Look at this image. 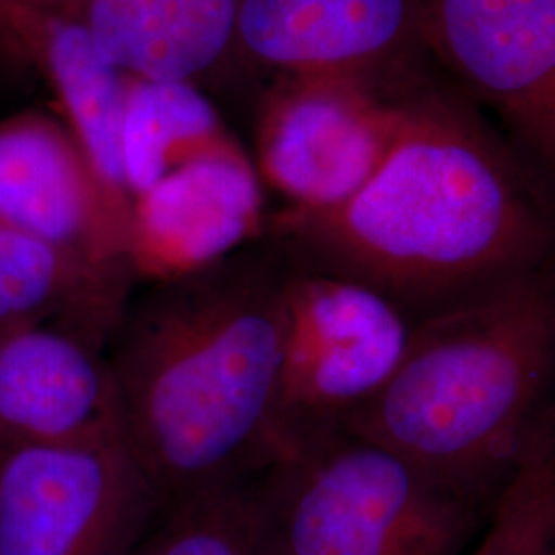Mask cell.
Wrapping results in <instances>:
<instances>
[{
  "mask_svg": "<svg viewBox=\"0 0 555 555\" xmlns=\"http://www.w3.org/2000/svg\"><path fill=\"white\" fill-rule=\"evenodd\" d=\"M286 270L231 256L128 300L107 364L121 440L157 500L247 481L282 455Z\"/></svg>",
  "mask_w": 555,
  "mask_h": 555,
  "instance_id": "obj_1",
  "label": "cell"
},
{
  "mask_svg": "<svg viewBox=\"0 0 555 555\" xmlns=\"http://www.w3.org/2000/svg\"><path fill=\"white\" fill-rule=\"evenodd\" d=\"M272 231L298 270L360 282L410 319L545 270L555 245L520 165L440 95L410 100L396 146L352 198L284 210Z\"/></svg>",
  "mask_w": 555,
  "mask_h": 555,
  "instance_id": "obj_2",
  "label": "cell"
},
{
  "mask_svg": "<svg viewBox=\"0 0 555 555\" xmlns=\"http://www.w3.org/2000/svg\"><path fill=\"white\" fill-rule=\"evenodd\" d=\"M555 377V280H504L416 319L396 373L339 428L494 502Z\"/></svg>",
  "mask_w": 555,
  "mask_h": 555,
  "instance_id": "obj_3",
  "label": "cell"
},
{
  "mask_svg": "<svg viewBox=\"0 0 555 555\" xmlns=\"http://www.w3.org/2000/svg\"><path fill=\"white\" fill-rule=\"evenodd\" d=\"M272 555H459L494 502L344 428L254 477Z\"/></svg>",
  "mask_w": 555,
  "mask_h": 555,
  "instance_id": "obj_4",
  "label": "cell"
},
{
  "mask_svg": "<svg viewBox=\"0 0 555 555\" xmlns=\"http://www.w3.org/2000/svg\"><path fill=\"white\" fill-rule=\"evenodd\" d=\"M284 313L282 453L298 438L337 428L375 396L412 334V319L377 291L298 268L286 270Z\"/></svg>",
  "mask_w": 555,
  "mask_h": 555,
  "instance_id": "obj_5",
  "label": "cell"
},
{
  "mask_svg": "<svg viewBox=\"0 0 555 555\" xmlns=\"http://www.w3.org/2000/svg\"><path fill=\"white\" fill-rule=\"evenodd\" d=\"M157 500L121 438L0 451V555H114Z\"/></svg>",
  "mask_w": 555,
  "mask_h": 555,
  "instance_id": "obj_6",
  "label": "cell"
},
{
  "mask_svg": "<svg viewBox=\"0 0 555 555\" xmlns=\"http://www.w3.org/2000/svg\"><path fill=\"white\" fill-rule=\"evenodd\" d=\"M369 77H293L259 132V178L293 212L352 198L396 146L410 100H385Z\"/></svg>",
  "mask_w": 555,
  "mask_h": 555,
  "instance_id": "obj_7",
  "label": "cell"
},
{
  "mask_svg": "<svg viewBox=\"0 0 555 555\" xmlns=\"http://www.w3.org/2000/svg\"><path fill=\"white\" fill-rule=\"evenodd\" d=\"M424 41L555 179V0H422Z\"/></svg>",
  "mask_w": 555,
  "mask_h": 555,
  "instance_id": "obj_8",
  "label": "cell"
},
{
  "mask_svg": "<svg viewBox=\"0 0 555 555\" xmlns=\"http://www.w3.org/2000/svg\"><path fill=\"white\" fill-rule=\"evenodd\" d=\"M261 227V178L222 139L132 199L130 270L149 284L190 276L235 256Z\"/></svg>",
  "mask_w": 555,
  "mask_h": 555,
  "instance_id": "obj_9",
  "label": "cell"
},
{
  "mask_svg": "<svg viewBox=\"0 0 555 555\" xmlns=\"http://www.w3.org/2000/svg\"><path fill=\"white\" fill-rule=\"evenodd\" d=\"M0 220L109 276L134 280L130 231L79 142L54 119L21 114L0 124Z\"/></svg>",
  "mask_w": 555,
  "mask_h": 555,
  "instance_id": "obj_10",
  "label": "cell"
},
{
  "mask_svg": "<svg viewBox=\"0 0 555 555\" xmlns=\"http://www.w3.org/2000/svg\"><path fill=\"white\" fill-rule=\"evenodd\" d=\"M121 438L107 357L59 323L0 330V451Z\"/></svg>",
  "mask_w": 555,
  "mask_h": 555,
  "instance_id": "obj_11",
  "label": "cell"
},
{
  "mask_svg": "<svg viewBox=\"0 0 555 555\" xmlns=\"http://www.w3.org/2000/svg\"><path fill=\"white\" fill-rule=\"evenodd\" d=\"M235 36L291 77L375 79L424 41L422 0H238Z\"/></svg>",
  "mask_w": 555,
  "mask_h": 555,
  "instance_id": "obj_12",
  "label": "cell"
},
{
  "mask_svg": "<svg viewBox=\"0 0 555 555\" xmlns=\"http://www.w3.org/2000/svg\"><path fill=\"white\" fill-rule=\"evenodd\" d=\"M0 27L46 73L105 196L130 231L132 196L124 173L121 124L128 80L73 15L0 0Z\"/></svg>",
  "mask_w": 555,
  "mask_h": 555,
  "instance_id": "obj_13",
  "label": "cell"
},
{
  "mask_svg": "<svg viewBox=\"0 0 555 555\" xmlns=\"http://www.w3.org/2000/svg\"><path fill=\"white\" fill-rule=\"evenodd\" d=\"M238 0H80L75 17L124 75L190 80L235 38Z\"/></svg>",
  "mask_w": 555,
  "mask_h": 555,
  "instance_id": "obj_14",
  "label": "cell"
},
{
  "mask_svg": "<svg viewBox=\"0 0 555 555\" xmlns=\"http://www.w3.org/2000/svg\"><path fill=\"white\" fill-rule=\"evenodd\" d=\"M130 280L0 220V330L59 323L105 346L130 300Z\"/></svg>",
  "mask_w": 555,
  "mask_h": 555,
  "instance_id": "obj_15",
  "label": "cell"
},
{
  "mask_svg": "<svg viewBox=\"0 0 555 555\" xmlns=\"http://www.w3.org/2000/svg\"><path fill=\"white\" fill-rule=\"evenodd\" d=\"M227 139L210 101L188 80L128 82L121 157L132 199L169 169Z\"/></svg>",
  "mask_w": 555,
  "mask_h": 555,
  "instance_id": "obj_16",
  "label": "cell"
},
{
  "mask_svg": "<svg viewBox=\"0 0 555 555\" xmlns=\"http://www.w3.org/2000/svg\"><path fill=\"white\" fill-rule=\"evenodd\" d=\"M474 555H555V405L550 403L496 500Z\"/></svg>",
  "mask_w": 555,
  "mask_h": 555,
  "instance_id": "obj_17",
  "label": "cell"
},
{
  "mask_svg": "<svg viewBox=\"0 0 555 555\" xmlns=\"http://www.w3.org/2000/svg\"><path fill=\"white\" fill-rule=\"evenodd\" d=\"M169 506L142 555H272L254 477Z\"/></svg>",
  "mask_w": 555,
  "mask_h": 555,
  "instance_id": "obj_18",
  "label": "cell"
},
{
  "mask_svg": "<svg viewBox=\"0 0 555 555\" xmlns=\"http://www.w3.org/2000/svg\"><path fill=\"white\" fill-rule=\"evenodd\" d=\"M23 4L36 7L41 11H52V13H64V15H73L79 9L80 0H20Z\"/></svg>",
  "mask_w": 555,
  "mask_h": 555,
  "instance_id": "obj_19",
  "label": "cell"
}]
</instances>
